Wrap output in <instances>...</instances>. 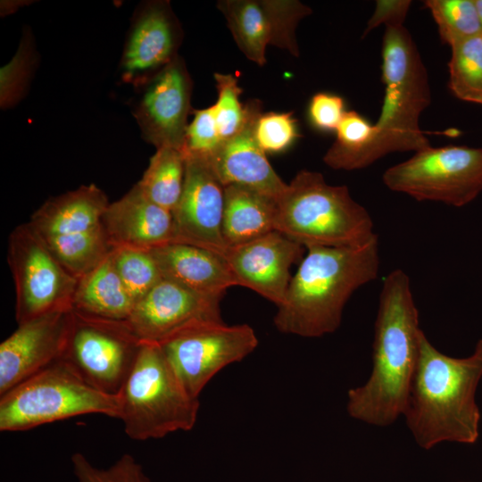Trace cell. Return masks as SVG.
<instances>
[{
    "label": "cell",
    "mask_w": 482,
    "mask_h": 482,
    "mask_svg": "<svg viewBox=\"0 0 482 482\" xmlns=\"http://www.w3.org/2000/svg\"><path fill=\"white\" fill-rule=\"evenodd\" d=\"M140 87L133 115L144 139L156 149L172 147L184 153L192 93L185 62L178 55Z\"/></svg>",
    "instance_id": "12"
},
{
    "label": "cell",
    "mask_w": 482,
    "mask_h": 482,
    "mask_svg": "<svg viewBox=\"0 0 482 482\" xmlns=\"http://www.w3.org/2000/svg\"><path fill=\"white\" fill-rule=\"evenodd\" d=\"M273 22L271 45L299 55L295 29L299 21L312 13V9L299 1L267 0Z\"/></svg>",
    "instance_id": "33"
},
{
    "label": "cell",
    "mask_w": 482,
    "mask_h": 482,
    "mask_svg": "<svg viewBox=\"0 0 482 482\" xmlns=\"http://www.w3.org/2000/svg\"><path fill=\"white\" fill-rule=\"evenodd\" d=\"M102 224L113 248L150 251L175 238L172 212L150 201L137 184L108 205Z\"/></svg>",
    "instance_id": "19"
},
{
    "label": "cell",
    "mask_w": 482,
    "mask_h": 482,
    "mask_svg": "<svg viewBox=\"0 0 482 482\" xmlns=\"http://www.w3.org/2000/svg\"><path fill=\"white\" fill-rule=\"evenodd\" d=\"M477 12L482 24V0H474Z\"/></svg>",
    "instance_id": "38"
},
{
    "label": "cell",
    "mask_w": 482,
    "mask_h": 482,
    "mask_svg": "<svg viewBox=\"0 0 482 482\" xmlns=\"http://www.w3.org/2000/svg\"><path fill=\"white\" fill-rule=\"evenodd\" d=\"M449 87L459 99L482 104V35L451 46Z\"/></svg>",
    "instance_id": "27"
},
{
    "label": "cell",
    "mask_w": 482,
    "mask_h": 482,
    "mask_svg": "<svg viewBox=\"0 0 482 482\" xmlns=\"http://www.w3.org/2000/svg\"><path fill=\"white\" fill-rule=\"evenodd\" d=\"M303 251V245L273 230L247 243L227 247L222 256L237 286L252 289L278 307L292 278L290 268L302 259Z\"/></svg>",
    "instance_id": "16"
},
{
    "label": "cell",
    "mask_w": 482,
    "mask_h": 482,
    "mask_svg": "<svg viewBox=\"0 0 482 482\" xmlns=\"http://www.w3.org/2000/svg\"><path fill=\"white\" fill-rule=\"evenodd\" d=\"M109 204L95 184L81 186L46 201L29 222L43 238L83 233L102 225Z\"/></svg>",
    "instance_id": "21"
},
{
    "label": "cell",
    "mask_w": 482,
    "mask_h": 482,
    "mask_svg": "<svg viewBox=\"0 0 482 482\" xmlns=\"http://www.w3.org/2000/svg\"><path fill=\"white\" fill-rule=\"evenodd\" d=\"M276 199L254 189L224 187L222 237L227 247L247 243L275 230Z\"/></svg>",
    "instance_id": "22"
},
{
    "label": "cell",
    "mask_w": 482,
    "mask_h": 482,
    "mask_svg": "<svg viewBox=\"0 0 482 482\" xmlns=\"http://www.w3.org/2000/svg\"><path fill=\"white\" fill-rule=\"evenodd\" d=\"M8 263L15 286L18 324L52 312L72 309L78 279L60 264L29 222L12 231Z\"/></svg>",
    "instance_id": "9"
},
{
    "label": "cell",
    "mask_w": 482,
    "mask_h": 482,
    "mask_svg": "<svg viewBox=\"0 0 482 482\" xmlns=\"http://www.w3.org/2000/svg\"><path fill=\"white\" fill-rule=\"evenodd\" d=\"M221 143L212 105L195 110L187 129L184 154L209 158Z\"/></svg>",
    "instance_id": "35"
},
{
    "label": "cell",
    "mask_w": 482,
    "mask_h": 482,
    "mask_svg": "<svg viewBox=\"0 0 482 482\" xmlns=\"http://www.w3.org/2000/svg\"><path fill=\"white\" fill-rule=\"evenodd\" d=\"M43 239L60 264L78 280L113 250L103 224L87 232Z\"/></svg>",
    "instance_id": "25"
},
{
    "label": "cell",
    "mask_w": 482,
    "mask_h": 482,
    "mask_svg": "<svg viewBox=\"0 0 482 482\" xmlns=\"http://www.w3.org/2000/svg\"><path fill=\"white\" fill-rule=\"evenodd\" d=\"M186 170L185 154L172 147L156 149L137 183L153 203L172 212L181 196Z\"/></svg>",
    "instance_id": "26"
},
{
    "label": "cell",
    "mask_w": 482,
    "mask_h": 482,
    "mask_svg": "<svg viewBox=\"0 0 482 482\" xmlns=\"http://www.w3.org/2000/svg\"><path fill=\"white\" fill-rule=\"evenodd\" d=\"M119 395L84 380L58 360L0 395V430L18 432L85 414L118 419Z\"/></svg>",
    "instance_id": "7"
},
{
    "label": "cell",
    "mask_w": 482,
    "mask_h": 482,
    "mask_svg": "<svg viewBox=\"0 0 482 482\" xmlns=\"http://www.w3.org/2000/svg\"><path fill=\"white\" fill-rule=\"evenodd\" d=\"M71 466L78 482H151L139 462L127 453L109 467L98 468L76 453L71 456Z\"/></svg>",
    "instance_id": "31"
},
{
    "label": "cell",
    "mask_w": 482,
    "mask_h": 482,
    "mask_svg": "<svg viewBox=\"0 0 482 482\" xmlns=\"http://www.w3.org/2000/svg\"><path fill=\"white\" fill-rule=\"evenodd\" d=\"M482 378V339L473 353L454 358L440 353L425 334L403 411L415 442L429 450L442 442L474 444L480 411L476 391Z\"/></svg>",
    "instance_id": "2"
},
{
    "label": "cell",
    "mask_w": 482,
    "mask_h": 482,
    "mask_svg": "<svg viewBox=\"0 0 482 482\" xmlns=\"http://www.w3.org/2000/svg\"><path fill=\"white\" fill-rule=\"evenodd\" d=\"M276 201L275 230L304 248L359 246L377 237L348 187L328 184L321 173L299 171Z\"/></svg>",
    "instance_id": "5"
},
{
    "label": "cell",
    "mask_w": 482,
    "mask_h": 482,
    "mask_svg": "<svg viewBox=\"0 0 482 482\" xmlns=\"http://www.w3.org/2000/svg\"><path fill=\"white\" fill-rule=\"evenodd\" d=\"M135 305L115 270L111 253L98 267L78 280L71 308L85 316L125 321Z\"/></svg>",
    "instance_id": "23"
},
{
    "label": "cell",
    "mask_w": 482,
    "mask_h": 482,
    "mask_svg": "<svg viewBox=\"0 0 482 482\" xmlns=\"http://www.w3.org/2000/svg\"><path fill=\"white\" fill-rule=\"evenodd\" d=\"M422 333L410 278L403 270H395L385 278L379 295L371 374L364 385L347 394L352 418L386 427L403 414Z\"/></svg>",
    "instance_id": "1"
},
{
    "label": "cell",
    "mask_w": 482,
    "mask_h": 482,
    "mask_svg": "<svg viewBox=\"0 0 482 482\" xmlns=\"http://www.w3.org/2000/svg\"><path fill=\"white\" fill-rule=\"evenodd\" d=\"M245 105L246 117L241 129L206 159L224 187L239 185L277 200L287 184L273 170L255 139L254 126L262 113V103L253 99Z\"/></svg>",
    "instance_id": "18"
},
{
    "label": "cell",
    "mask_w": 482,
    "mask_h": 482,
    "mask_svg": "<svg viewBox=\"0 0 482 482\" xmlns=\"http://www.w3.org/2000/svg\"><path fill=\"white\" fill-rule=\"evenodd\" d=\"M182 41L181 26L168 1H152L137 12L120 69L127 83L140 87L171 62Z\"/></svg>",
    "instance_id": "17"
},
{
    "label": "cell",
    "mask_w": 482,
    "mask_h": 482,
    "mask_svg": "<svg viewBox=\"0 0 482 482\" xmlns=\"http://www.w3.org/2000/svg\"><path fill=\"white\" fill-rule=\"evenodd\" d=\"M345 112L343 98L328 93L315 94L308 109L312 124L323 131H336Z\"/></svg>",
    "instance_id": "36"
},
{
    "label": "cell",
    "mask_w": 482,
    "mask_h": 482,
    "mask_svg": "<svg viewBox=\"0 0 482 482\" xmlns=\"http://www.w3.org/2000/svg\"><path fill=\"white\" fill-rule=\"evenodd\" d=\"M71 320L68 309L18 324L0 345V395L62 358Z\"/></svg>",
    "instance_id": "15"
},
{
    "label": "cell",
    "mask_w": 482,
    "mask_h": 482,
    "mask_svg": "<svg viewBox=\"0 0 482 482\" xmlns=\"http://www.w3.org/2000/svg\"><path fill=\"white\" fill-rule=\"evenodd\" d=\"M424 4L437 24L442 41L450 46L482 35L474 0H427Z\"/></svg>",
    "instance_id": "28"
},
{
    "label": "cell",
    "mask_w": 482,
    "mask_h": 482,
    "mask_svg": "<svg viewBox=\"0 0 482 482\" xmlns=\"http://www.w3.org/2000/svg\"><path fill=\"white\" fill-rule=\"evenodd\" d=\"M118 395V419L133 440L188 431L197 420L199 398L187 392L156 343L142 342Z\"/></svg>",
    "instance_id": "6"
},
{
    "label": "cell",
    "mask_w": 482,
    "mask_h": 482,
    "mask_svg": "<svg viewBox=\"0 0 482 482\" xmlns=\"http://www.w3.org/2000/svg\"><path fill=\"white\" fill-rule=\"evenodd\" d=\"M35 62L32 40L25 37L11 62L1 69L0 98L3 108L12 106L22 97Z\"/></svg>",
    "instance_id": "32"
},
{
    "label": "cell",
    "mask_w": 482,
    "mask_h": 482,
    "mask_svg": "<svg viewBox=\"0 0 482 482\" xmlns=\"http://www.w3.org/2000/svg\"><path fill=\"white\" fill-rule=\"evenodd\" d=\"M125 321L82 315L72 310V320L61 360L98 390L117 395L141 348Z\"/></svg>",
    "instance_id": "11"
},
{
    "label": "cell",
    "mask_w": 482,
    "mask_h": 482,
    "mask_svg": "<svg viewBox=\"0 0 482 482\" xmlns=\"http://www.w3.org/2000/svg\"><path fill=\"white\" fill-rule=\"evenodd\" d=\"M382 80L384 101L373 136L354 159L352 170L366 168L391 153L417 152L430 145L419 124L431 101L428 72L403 26L386 28Z\"/></svg>",
    "instance_id": "4"
},
{
    "label": "cell",
    "mask_w": 482,
    "mask_h": 482,
    "mask_svg": "<svg viewBox=\"0 0 482 482\" xmlns=\"http://www.w3.org/2000/svg\"><path fill=\"white\" fill-rule=\"evenodd\" d=\"M112 259L118 276L136 303L162 279L150 251L115 247Z\"/></svg>",
    "instance_id": "29"
},
{
    "label": "cell",
    "mask_w": 482,
    "mask_h": 482,
    "mask_svg": "<svg viewBox=\"0 0 482 482\" xmlns=\"http://www.w3.org/2000/svg\"><path fill=\"white\" fill-rule=\"evenodd\" d=\"M411 4V0L377 1L374 12L367 23L362 37L382 24L386 28L403 26Z\"/></svg>",
    "instance_id": "37"
},
{
    "label": "cell",
    "mask_w": 482,
    "mask_h": 482,
    "mask_svg": "<svg viewBox=\"0 0 482 482\" xmlns=\"http://www.w3.org/2000/svg\"><path fill=\"white\" fill-rule=\"evenodd\" d=\"M306 250L273 321L284 334L320 337L339 328L352 295L377 278L378 238L359 246H311Z\"/></svg>",
    "instance_id": "3"
},
{
    "label": "cell",
    "mask_w": 482,
    "mask_h": 482,
    "mask_svg": "<svg viewBox=\"0 0 482 482\" xmlns=\"http://www.w3.org/2000/svg\"><path fill=\"white\" fill-rule=\"evenodd\" d=\"M383 182L418 201L463 206L482 191V148L429 145L388 168Z\"/></svg>",
    "instance_id": "8"
},
{
    "label": "cell",
    "mask_w": 482,
    "mask_h": 482,
    "mask_svg": "<svg viewBox=\"0 0 482 482\" xmlns=\"http://www.w3.org/2000/svg\"><path fill=\"white\" fill-rule=\"evenodd\" d=\"M162 278L207 295H224L237 282L224 257L211 250L171 242L150 250Z\"/></svg>",
    "instance_id": "20"
},
{
    "label": "cell",
    "mask_w": 482,
    "mask_h": 482,
    "mask_svg": "<svg viewBox=\"0 0 482 482\" xmlns=\"http://www.w3.org/2000/svg\"><path fill=\"white\" fill-rule=\"evenodd\" d=\"M158 345L187 392L199 398L218 372L255 350L258 338L248 324L202 321L179 330Z\"/></svg>",
    "instance_id": "10"
},
{
    "label": "cell",
    "mask_w": 482,
    "mask_h": 482,
    "mask_svg": "<svg viewBox=\"0 0 482 482\" xmlns=\"http://www.w3.org/2000/svg\"><path fill=\"white\" fill-rule=\"evenodd\" d=\"M255 139L265 153H279L297 138L296 120L292 112L262 113L254 126Z\"/></svg>",
    "instance_id": "34"
},
{
    "label": "cell",
    "mask_w": 482,
    "mask_h": 482,
    "mask_svg": "<svg viewBox=\"0 0 482 482\" xmlns=\"http://www.w3.org/2000/svg\"><path fill=\"white\" fill-rule=\"evenodd\" d=\"M185 160L183 189L172 211L174 242L203 247L222 255L227 248L221 230L224 187L206 158L185 154Z\"/></svg>",
    "instance_id": "13"
},
{
    "label": "cell",
    "mask_w": 482,
    "mask_h": 482,
    "mask_svg": "<svg viewBox=\"0 0 482 482\" xmlns=\"http://www.w3.org/2000/svg\"><path fill=\"white\" fill-rule=\"evenodd\" d=\"M222 297L199 294L162 278L136 303L125 323L141 342L159 344L191 324L222 321Z\"/></svg>",
    "instance_id": "14"
},
{
    "label": "cell",
    "mask_w": 482,
    "mask_h": 482,
    "mask_svg": "<svg viewBox=\"0 0 482 482\" xmlns=\"http://www.w3.org/2000/svg\"><path fill=\"white\" fill-rule=\"evenodd\" d=\"M218 98L212 105L222 142L235 136L243 127L246 105L240 101L243 89L232 74L215 73Z\"/></svg>",
    "instance_id": "30"
},
{
    "label": "cell",
    "mask_w": 482,
    "mask_h": 482,
    "mask_svg": "<svg viewBox=\"0 0 482 482\" xmlns=\"http://www.w3.org/2000/svg\"><path fill=\"white\" fill-rule=\"evenodd\" d=\"M217 6L240 51L254 63L264 65L266 47L273 38L267 0H220Z\"/></svg>",
    "instance_id": "24"
}]
</instances>
